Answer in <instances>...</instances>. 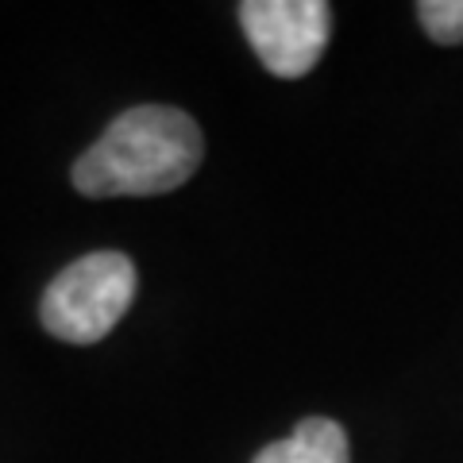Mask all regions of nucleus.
<instances>
[{"label":"nucleus","instance_id":"1","mask_svg":"<svg viewBox=\"0 0 463 463\" xmlns=\"http://www.w3.org/2000/svg\"><path fill=\"white\" fill-rule=\"evenodd\" d=\"M205 139L194 116L170 105H139L105 128L74 163V185L85 197H155L194 178Z\"/></svg>","mask_w":463,"mask_h":463},{"label":"nucleus","instance_id":"2","mask_svg":"<svg viewBox=\"0 0 463 463\" xmlns=\"http://www.w3.org/2000/svg\"><path fill=\"white\" fill-rule=\"evenodd\" d=\"M136 298V263L120 251H93L70 263L43 294V328L66 344H97L120 325Z\"/></svg>","mask_w":463,"mask_h":463},{"label":"nucleus","instance_id":"3","mask_svg":"<svg viewBox=\"0 0 463 463\" xmlns=\"http://www.w3.org/2000/svg\"><path fill=\"white\" fill-rule=\"evenodd\" d=\"M240 24L274 78H306L328 47L332 8L325 0H243Z\"/></svg>","mask_w":463,"mask_h":463},{"label":"nucleus","instance_id":"4","mask_svg":"<svg viewBox=\"0 0 463 463\" xmlns=\"http://www.w3.org/2000/svg\"><path fill=\"white\" fill-rule=\"evenodd\" d=\"M255 463H352L347 432L328 417H306L286 440L267 444Z\"/></svg>","mask_w":463,"mask_h":463},{"label":"nucleus","instance_id":"5","mask_svg":"<svg viewBox=\"0 0 463 463\" xmlns=\"http://www.w3.org/2000/svg\"><path fill=\"white\" fill-rule=\"evenodd\" d=\"M417 16H421L425 32L444 47L463 43V0H421Z\"/></svg>","mask_w":463,"mask_h":463}]
</instances>
